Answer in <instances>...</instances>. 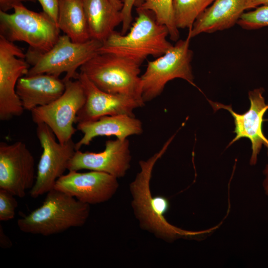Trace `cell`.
<instances>
[{"label": "cell", "mask_w": 268, "mask_h": 268, "mask_svg": "<svg viewBox=\"0 0 268 268\" xmlns=\"http://www.w3.org/2000/svg\"><path fill=\"white\" fill-rule=\"evenodd\" d=\"M174 136L171 137L153 155L146 160L139 162L140 170L130 185L132 207L140 227L168 242L197 234L182 230L168 222L165 217L170 207L168 199L163 196H152L150 190L153 167L166 151Z\"/></svg>", "instance_id": "cell-1"}, {"label": "cell", "mask_w": 268, "mask_h": 268, "mask_svg": "<svg viewBox=\"0 0 268 268\" xmlns=\"http://www.w3.org/2000/svg\"><path fill=\"white\" fill-rule=\"evenodd\" d=\"M136 10L137 16L129 32L114 31L102 42L99 53L119 55L140 66L148 56L158 58L173 46L167 39L168 28L156 21L152 11Z\"/></svg>", "instance_id": "cell-2"}, {"label": "cell", "mask_w": 268, "mask_h": 268, "mask_svg": "<svg viewBox=\"0 0 268 268\" xmlns=\"http://www.w3.org/2000/svg\"><path fill=\"white\" fill-rule=\"evenodd\" d=\"M46 194L41 206L17 220L21 231L48 236L86 223L89 204L55 189Z\"/></svg>", "instance_id": "cell-3"}, {"label": "cell", "mask_w": 268, "mask_h": 268, "mask_svg": "<svg viewBox=\"0 0 268 268\" xmlns=\"http://www.w3.org/2000/svg\"><path fill=\"white\" fill-rule=\"evenodd\" d=\"M102 44L93 39L75 43L65 34L60 36L47 51L40 52L29 48L25 59L30 67L25 75L46 73L59 76L66 73L65 82L76 78L77 68L98 54Z\"/></svg>", "instance_id": "cell-4"}, {"label": "cell", "mask_w": 268, "mask_h": 268, "mask_svg": "<svg viewBox=\"0 0 268 268\" xmlns=\"http://www.w3.org/2000/svg\"><path fill=\"white\" fill-rule=\"evenodd\" d=\"M140 65L124 57L98 53L79 68L97 87L105 92L131 97L144 105Z\"/></svg>", "instance_id": "cell-5"}, {"label": "cell", "mask_w": 268, "mask_h": 268, "mask_svg": "<svg viewBox=\"0 0 268 268\" xmlns=\"http://www.w3.org/2000/svg\"><path fill=\"white\" fill-rule=\"evenodd\" d=\"M8 13L0 10V35L8 41L27 43L29 48L40 52L50 50L60 37L57 23L44 11L37 12L22 3Z\"/></svg>", "instance_id": "cell-6"}, {"label": "cell", "mask_w": 268, "mask_h": 268, "mask_svg": "<svg viewBox=\"0 0 268 268\" xmlns=\"http://www.w3.org/2000/svg\"><path fill=\"white\" fill-rule=\"evenodd\" d=\"M191 39L188 34L185 40L177 41L165 54L148 62L145 71L140 76L144 103L160 95L166 84L175 78L183 79L197 87L191 66L193 53L190 48Z\"/></svg>", "instance_id": "cell-7"}, {"label": "cell", "mask_w": 268, "mask_h": 268, "mask_svg": "<svg viewBox=\"0 0 268 268\" xmlns=\"http://www.w3.org/2000/svg\"><path fill=\"white\" fill-rule=\"evenodd\" d=\"M65 82V90L59 98L31 111L34 123L47 125L57 140L62 144L72 139V135L77 131L73 124L75 123L78 111L85 101L83 87L78 79Z\"/></svg>", "instance_id": "cell-8"}, {"label": "cell", "mask_w": 268, "mask_h": 268, "mask_svg": "<svg viewBox=\"0 0 268 268\" xmlns=\"http://www.w3.org/2000/svg\"><path fill=\"white\" fill-rule=\"evenodd\" d=\"M36 134L42 148L37 165L36 180L30 195L34 199L54 189L58 179L67 170L68 163L76 151L72 139L62 144L56 141L52 131L45 124L38 123Z\"/></svg>", "instance_id": "cell-9"}, {"label": "cell", "mask_w": 268, "mask_h": 268, "mask_svg": "<svg viewBox=\"0 0 268 268\" xmlns=\"http://www.w3.org/2000/svg\"><path fill=\"white\" fill-rule=\"evenodd\" d=\"M22 49L0 35V120L20 116L24 110L16 92L19 79L30 67Z\"/></svg>", "instance_id": "cell-10"}, {"label": "cell", "mask_w": 268, "mask_h": 268, "mask_svg": "<svg viewBox=\"0 0 268 268\" xmlns=\"http://www.w3.org/2000/svg\"><path fill=\"white\" fill-rule=\"evenodd\" d=\"M35 159L26 145L18 141L0 143V189L22 198L36 180Z\"/></svg>", "instance_id": "cell-11"}, {"label": "cell", "mask_w": 268, "mask_h": 268, "mask_svg": "<svg viewBox=\"0 0 268 268\" xmlns=\"http://www.w3.org/2000/svg\"><path fill=\"white\" fill-rule=\"evenodd\" d=\"M117 179L100 171H69L58 179L54 189L83 203L95 204L106 202L113 197L119 188Z\"/></svg>", "instance_id": "cell-12"}, {"label": "cell", "mask_w": 268, "mask_h": 268, "mask_svg": "<svg viewBox=\"0 0 268 268\" xmlns=\"http://www.w3.org/2000/svg\"><path fill=\"white\" fill-rule=\"evenodd\" d=\"M263 88L255 89L249 92L250 106L249 110L243 114L234 112L231 106L208 100L214 110L224 109L231 114L234 120L235 137L228 146L241 138H249L252 143V153L250 163L255 165L257 163L258 155L264 145L267 148L268 156V139L263 132L264 116L268 110V104L265 102L263 94Z\"/></svg>", "instance_id": "cell-13"}, {"label": "cell", "mask_w": 268, "mask_h": 268, "mask_svg": "<svg viewBox=\"0 0 268 268\" xmlns=\"http://www.w3.org/2000/svg\"><path fill=\"white\" fill-rule=\"evenodd\" d=\"M76 78L81 82L85 96V102L76 115V124L95 121L107 116H134V110L144 105L131 97L102 90L83 73H78Z\"/></svg>", "instance_id": "cell-14"}, {"label": "cell", "mask_w": 268, "mask_h": 268, "mask_svg": "<svg viewBox=\"0 0 268 268\" xmlns=\"http://www.w3.org/2000/svg\"><path fill=\"white\" fill-rule=\"evenodd\" d=\"M105 146L104 149L99 152L76 150L68 163L67 170L100 171L117 179L124 177L131 166L129 140H108Z\"/></svg>", "instance_id": "cell-15"}, {"label": "cell", "mask_w": 268, "mask_h": 268, "mask_svg": "<svg viewBox=\"0 0 268 268\" xmlns=\"http://www.w3.org/2000/svg\"><path fill=\"white\" fill-rule=\"evenodd\" d=\"M65 89L66 83L59 76L40 73L21 77L16 92L24 109L31 111L52 103L63 94Z\"/></svg>", "instance_id": "cell-16"}, {"label": "cell", "mask_w": 268, "mask_h": 268, "mask_svg": "<svg viewBox=\"0 0 268 268\" xmlns=\"http://www.w3.org/2000/svg\"><path fill=\"white\" fill-rule=\"evenodd\" d=\"M77 130L83 134L82 138L75 143L76 150L88 145L96 137L115 136L125 140L131 135L141 134L142 122L134 116L127 114L107 116L93 122L76 124Z\"/></svg>", "instance_id": "cell-17"}, {"label": "cell", "mask_w": 268, "mask_h": 268, "mask_svg": "<svg viewBox=\"0 0 268 268\" xmlns=\"http://www.w3.org/2000/svg\"><path fill=\"white\" fill-rule=\"evenodd\" d=\"M247 0H214L198 17L188 34L191 38L203 33L229 29L246 10Z\"/></svg>", "instance_id": "cell-18"}, {"label": "cell", "mask_w": 268, "mask_h": 268, "mask_svg": "<svg viewBox=\"0 0 268 268\" xmlns=\"http://www.w3.org/2000/svg\"><path fill=\"white\" fill-rule=\"evenodd\" d=\"M91 39L103 42L122 23L121 11L110 0H83Z\"/></svg>", "instance_id": "cell-19"}, {"label": "cell", "mask_w": 268, "mask_h": 268, "mask_svg": "<svg viewBox=\"0 0 268 268\" xmlns=\"http://www.w3.org/2000/svg\"><path fill=\"white\" fill-rule=\"evenodd\" d=\"M57 25L72 42L83 43L91 39L83 0H59Z\"/></svg>", "instance_id": "cell-20"}, {"label": "cell", "mask_w": 268, "mask_h": 268, "mask_svg": "<svg viewBox=\"0 0 268 268\" xmlns=\"http://www.w3.org/2000/svg\"><path fill=\"white\" fill-rule=\"evenodd\" d=\"M214 0H173L174 21L177 28L192 29L201 14Z\"/></svg>", "instance_id": "cell-21"}, {"label": "cell", "mask_w": 268, "mask_h": 268, "mask_svg": "<svg viewBox=\"0 0 268 268\" xmlns=\"http://www.w3.org/2000/svg\"><path fill=\"white\" fill-rule=\"evenodd\" d=\"M172 3L173 0H145L137 8L152 11L156 21L167 27L170 38L177 42L179 38V32L174 19Z\"/></svg>", "instance_id": "cell-22"}, {"label": "cell", "mask_w": 268, "mask_h": 268, "mask_svg": "<svg viewBox=\"0 0 268 268\" xmlns=\"http://www.w3.org/2000/svg\"><path fill=\"white\" fill-rule=\"evenodd\" d=\"M237 24L246 30H255L268 26V5L255 8V9L243 12Z\"/></svg>", "instance_id": "cell-23"}, {"label": "cell", "mask_w": 268, "mask_h": 268, "mask_svg": "<svg viewBox=\"0 0 268 268\" xmlns=\"http://www.w3.org/2000/svg\"><path fill=\"white\" fill-rule=\"evenodd\" d=\"M12 194L0 189V220L6 221L12 219L15 214L18 202Z\"/></svg>", "instance_id": "cell-24"}, {"label": "cell", "mask_w": 268, "mask_h": 268, "mask_svg": "<svg viewBox=\"0 0 268 268\" xmlns=\"http://www.w3.org/2000/svg\"><path fill=\"white\" fill-rule=\"evenodd\" d=\"M145 0H123V6L121 9L123 17L122 23V34H126L130 29L132 20V9L134 6L136 8L139 7L144 2Z\"/></svg>", "instance_id": "cell-25"}, {"label": "cell", "mask_w": 268, "mask_h": 268, "mask_svg": "<svg viewBox=\"0 0 268 268\" xmlns=\"http://www.w3.org/2000/svg\"><path fill=\"white\" fill-rule=\"evenodd\" d=\"M43 11L50 16L57 24L59 0H38Z\"/></svg>", "instance_id": "cell-26"}, {"label": "cell", "mask_w": 268, "mask_h": 268, "mask_svg": "<svg viewBox=\"0 0 268 268\" xmlns=\"http://www.w3.org/2000/svg\"><path fill=\"white\" fill-rule=\"evenodd\" d=\"M25 1L35 2L36 0H0V10L6 12Z\"/></svg>", "instance_id": "cell-27"}, {"label": "cell", "mask_w": 268, "mask_h": 268, "mask_svg": "<svg viewBox=\"0 0 268 268\" xmlns=\"http://www.w3.org/2000/svg\"><path fill=\"white\" fill-rule=\"evenodd\" d=\"M12 245L9 238L4 233L2 227L0 225V246L3 249L10 248Z\"/></svg>", "instance_id": "cell-28"}, {"label": "cell", "mask_w": 268, "mask_h": 268, "mask_svg": "<svg viewBox=\"0 0 268 268\" xmlns=\"http://www.w3.org/2000/svg\"><path fill=\"white\" fill-rule=\"evenodd\" d=\"M264 5H268V0H247L246 10L255 8Z\"/></svg>", "instance_id": "cell-29"}, {"label": "cell", "mask_w": 268, "mask_h": 268, "mask_svg": "<svg viewBox=\"0 0 268 268\" xmlns=\"http://www.w3.org/2000/svg\"><path fill=\"white\" fill-rule=\"evenodd\" d=\"M264 174L265 176L263 185L265 194L268 196V164H267L264 170Z\"/></svg>", "instance_id": "cell-30"}, {"label": "cell", "mask_w": 268, "mask_h": 268, "mask_svg": "<svg viewBox=\"0 0 268 268\" xmlns=\"http://www.w3.org/2000/svg\"><path fill=\"white\" fill-rule=\"evenodd\" d=\"M114 5L119 10H121L123 6V1L121 0H110Z\"/></svg>", "instance_id": "cell-31"}]
</instances>
